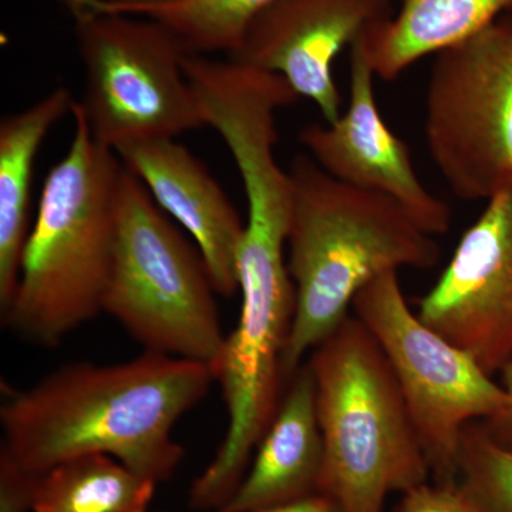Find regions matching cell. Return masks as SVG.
<instances>
[{"label": "cell", "mask_w": 512, "mask_h": 512, "mask_svg": "<svg viewBox=\"0 0 512 512\" xmlns=\"http://www.w3.org/2000/svg\"><path fill=\"white\" fill-rule=\"evenodd\" d=\"M217 383L207 363L144 352L114 365L72 363L0 407V473L29 480L72 458L106 454L160 484L184 450L173 429Z\"/></svg>", "instance_id": "cell-1"}, {"label": "cell", "mask_w": 512, "mask_h": 512, "mask_svg": "<svg viewBox=\"0 0 512 512\" xmlns=\"http://www.w3.org/2000/svg\"><path fill=\"white\" fill-rule=\"evenodd\" d=\"M289 173L293 211L286 264L296 305L282 355L284 380L348 318L366 285L402 268H433L441 255L433 235L387 195L336 180L308 154L293 158Z\"/></svg>", "instance_id": "cell-2"}, {"label": "cell", "mask_w": 512, "mask_h": 512, "mask_svg": "<svg viewBox=\"0 0 512 512\" xmlns=\"http://www.w3.org/2000/svg\"><path fill=\"white\" fill-rule=\"evenodd\" d=\"M69 150L47 174L2 322L33 345L55 348L103 312L117 237L124 165L93 137L77 101Z\"/></svg>", "instance_id": "cell-3"}, {"label": "cell", "mask_w": 512, "mask_h": 512, "mask_svg": "<svg viewBox=\"0 0 512 512\" xmlns=\"http://www.w3.org/2000/svg\"><path fill=\"white\" fill-rule=\"evenodd\" d=\"M305 363L325 448L319 494L345 512H383L390 494L429 481V463L392 366L355 315Z\"/></svg>", "instance_id": "cell-4"}, {"label": "cell", "mask_w": 512, "mask_h": 512, "mask_svg": "<svg viewBox=\"0 0 512 512\" xmlns=\"http://www.w3.org/2000/svg\"><path fill=\"white\" fill-rule=\"evenodd\" d=\"M215 292L200 251L188 244L143 183L124 167L103 312L144 352L215 369L227 338Z\"/></svg>", "instance_id": "cell-5"}, {"label": "cell", "mask_w": 512, "mask_h": 512, "mask_svg": "<svg viewBox=\"0 0 512 512\" xmlns=\"http://www.w3.org/2000/svg\"><path fill=\"white\" fill-rule=\"evenodd\" d=\"M84 67L77 101L93 137L117 151L205 126L180 40L156 20L66 3Z\"/></svg>", "instance_id": "cell-6"}, {"label": "cell", "mask_w": 512, "mask_h": 512, "mask_svg": "<svg viewBox=\"0 0 512 512\" xmlns=\"http://www.w3.org/2000/svg\"><path fill=\"white\" fill-rule=\"evenodd\" d=\"M352 312L392 366L433 481H457L463 431L507 409L503 386L410 309L397 272L379 276L357 293Z\"/></svg>", "instance_id": "cell-7"}, {"label": "cell", "mask_w": 512, "mask_h": 512, "mask_svg": "<svg viewBox=\"0 0 512 512\" xmlns=\"http://www.w3.org/2000/svg\"><path fill=\"white\" fill-rule=\"evenodd\" d=\"M424 138L460 200L512 191V13L434 55Z\"/></svg>", "instance_id": "cell-8"}, {"label": "cell", "mask_w": 512, "mask_h": 512, "mask_svg": "<svg viewBox=\"0 0 512 512\" xmlns=\"http://www.w3.org/2000/svg\"><path fill=\"white\" fill-rule=\"evenodd\" d=\"M419 318L494 376L512 359V191L464 232Z\"/></svg>", "instance_id": "cell-9"}, {"label": "cell", "mask_w": 512, "mask_h": 512, "mask_svg": "<svg viewBox=\"0 0 512 512\" xmlns=\"http://www.w3.org/2000/svg\"><path fill=\"white\" fill-rule=\"evenodd\" d=\"M375 77L363 35L350 47L348 109L326 126L303 128L299 141L308 156L336 180L387 195L433 237L446 234L453 214L421 183L409 147L380 114Z\"/></svg>", "instance_id": "cell-10"}, {"label": "cell", "mask_w": 512, "mask_h": 512, "mask_svg": "<svg viewBox=\"0 0 512 512\" xmlns=\"http://www.w3.org/2000/svg\"><path fill=\"white\" fill-rule=\"evenodd\" d=\"M393 16V0H278L249 26L231 59L279 74L326 123L342 114L336 57Z\"/></svg>", "instance_id": "cell-11"}, {"label": "cell", "mask_w": 512, "mask_h": 512, "mask_svg": "<svg viewBox=\"0 0 512 512\" xmlns=\"http://www.w3.org/2000/svg\"><path fill=\"white\" fill-rule=\"evenodd\" d=\"M116 154L194 239L215 291L225 298L237 293L245 222L207 167L175 138L131 144Z\"/></svg>", "instance_id": "cell-12"}, {"label": "cell", "mask_w": 512, "mask_h": 512, "mask_svg": "<svg viewBox=\"0 0 512 512\" xmlns=\"http://www.w3.org/2000/svg\"><path fill=\"white\" fill-rule=\"evenodd\" d=\"M323 458L315 383L303 363L291 377L244 480L227 503L212 512H262L318 495Z\"/></svg>", "instance_id": "cell-13"}, {"label": "cell", "mask_w": 512, "mask_h": 512, "mask_svg": "<svg viewBox=\"0 0 512 512\" xmlns=\"http://www.w3.org/2000/svg\"><path fill=\"white\" fill-rule=\"evenodd\" d=\"M74 100L64 87L0 123V311L18 288L28 242L35 161L49 131L72 113Z\"/></svg>", "instance_id": "cell-14"}, {"label": "cell", "mask_w": 512, "mask_h": 512, "mask_svg": "<svg viewBox=\"0 0 512 512\" xmlns=\"http://www.w3.org/2000/svg\"><path fill=\"white\" fill-rule=\"evenodd\" d=\"M392 18L365 33L376 77L392 82L424 57L463 42L512 13V0H399Z\"/></svg>", "instance_id": "cell-15"}, {"label": "cell", "mask_w": 512, "mask_h": 512, "mask_svg": "<svg viewBox=\"0 0 512 512\" xmlns=\"http://www.w3.org/2000/svg\"><path fill=\"white\" fill-rule=\"evenodd\" d=\"M157 483L116 458L89 454L37 477L32 512H148Z\"/></svg>", "instance_id": "cell-16"}, {"label": "cell", "mask_w": 512, "mask_h": 512, "mask_svg": "<svg viewBox=\"0 0 512 512\" xmlns=\"http://www.w3.org/2000/svg\"><path fill=\"white\" fill-rule=\"evenodd\" d=\"M278 0H178L123 15L153 19L170 30L188 55L237 52L252 22Z\"/></svg>", "instance_id": "cell-17"}, {"label": "cell", "mask_w": 512, "mask_h": 512, "mask_svg": "<svg viewBox=\"0 0 512 512\" xmlns=\"http://www.w3.org/2000/svg\"><path fill=\"white\" fill-rule=\"evenodd\" d=\"M457 484L474 512H512V448L495 443L481 421L463 431Z\"/></svg>", "instance_id": "cell-18"}, {"label": "cell", "mask_w": 512, "mask_h": 512, "mask_svg": "<svg viewBox=\"0 0 512 512\" xmlns=\"http://www.w3.org/2000/svg\"><path fill=\"white\" fill-rule=\"evenodd\" d=\"M396 512H474L461 493L457 481L453 483H423L403 493Z\"/></svg>", "instance_id": "cell-19"}, {"label": "cell", "mask_w": 512, "mask_h": 512, "mask_svg": "<svg viewBox=\"0 0 512 512\" xmlns=\"http://www.w3.org/2000/svg\"><path fill=\"white\" fill-rule=\"evenodd\" d=\"M501 386L508 396V407L500 416L481 421L491 439L500 446L512 448V359L501 369Z\"/></svg>", "instance_id": "cell-20"}, {"label": "cell", "mask_w": 512, "mask_h": 512, "mask_svg": "<svg viewBox=\"0 0 512 512\" xmlns=\"http://www.w3.org/2000/svg\"><path fill=\"white\" fill-rule=\"evenodd\" d=\"M178 0H66V3L99 10V12L123 13L127 10L147 8V6L167 5Z\"/></svg>", "instance_id": "cell-21"}, {"label": "cell", "mask_w": 512, "mask_h": 512, "mask_svg": "<svg viewBox=\"0 0 512 512\" xmlns=\"http://www.w3.org/2000/svg\"><path fill=\"white\" fill-rule=\"evenodd\" d=\"M262 512H345L335 501L330 500L326 495H313L311 498L299 501V503L285 505V507L274 508V510Z\"/></svg>", "instance_id": "cell-22"}]
</instances>
